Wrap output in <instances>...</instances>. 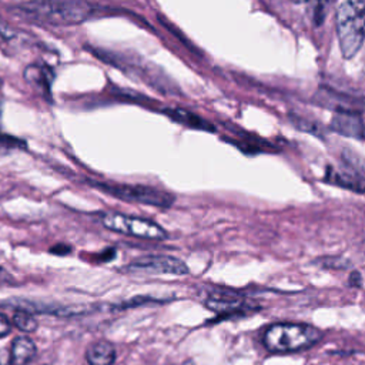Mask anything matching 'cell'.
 Wrapping results in <instances>:
<instances>
[{
	"mask_svg": "<svg viewBox=\"0 0 365 365\" xmlns=\"http://www.w3.org/2000/svg\"><path fill=\"white\" fill-rule=\"evenodd\" d=\"M321 336V331L312 325L279 322L264 331L262 342L271 352H295L312 346Z\"/></svg>",
	"mask_w": 365,
	"mask_h": 365,
	"instance_id": "cell-1",
	"label": "cell"
},
{
	"mask_svg": "<svg viewBox=\"0 0 365 365\" xmlns=\"http://www.w3.org/2000/svg\"><path fill=\"white\" fill-rule=\"evenodd\" d=\"M336 33L342 56L354 57L365 38V1H344L336 9Z\"/></svg>",
	"mask_w": 365,
	"mask_h": 365,
	"instance_id": "cell-2",
	"label": "cell"
},
{
	"mask_svg": "<svg viewBox=\"0 0 365 365\" xmlns=\"http://www.w3.org/2000/svg\"><path fill=\"white\" fill-rule=\"evenodd\" d=\"M20 9L53 24L80 23L91 13V6L84 1H34L21 4Z\"/></svg>",
	"mask_w": 365,
	"mask_h": 365,
	"instance_id": "cell-3",
	"label": "cell"
},
{
	"mask_svg": "<svg viewBox=\"0 0 365 365\" xmlns=\"http://www.w3.org/2000/svg\"><path fill=\"white\" fill-rule=\"evenodd\" d=\"M101 222L110 231L137 238L161 241L167 237V231L157 222L121 212H106L101 217Z\"/></svg>",
	"mask_w": 365,
	"mask_h": 365,
	"instance_id": "cell-4",
	"label": "cell"
},
{
	"mask_svg": "<svg viewBox=\"0 0 365 365\" xmlns=\"http://www.w3.org/2000/svg\"><path fill=\"white\" fill-rule=\"evenodd\" d=\"M98 190L108 192L110 195L118 197L125 201L141 202L154 207H170L174 197L168 192L160 191L148 185H128V184H110V182H96Z\"/></svg>",
	"mask_w": 365,
	"mask_h": 365,
	"instance_id": "cell-5",
	"label": "cell"
},
{
	"mask_svg": "<svg viewBox=\"0 0 365 365\" xmlns=\"http://www.w3.org/2000/svg\"><path fill=\"white\" fill-rule=\"evenodd\" d=\"M125 269L134 274L187 275L190 272L181 259L171 255H144L134 259Z\"/></svg>",
	"mask_w": 365,
	"mask_h": 365,
	"instance_id": "cell-6",
	"label": "cell"
},
{
	"mask_svg": "<svg viewBox=\"0 0 365 365\" xmlns=\"http://www.w3.org/2000/svg\"><path fill=\"white\" fill-rule=\"evenodd\" d=\"M329 127L332 131L355 138V140H364L365 138V124L361 117V114L349 110H341L336 111L329 123Z\"/></svg>",
	"mask_w": 365,
	"mask_h": 365,
	"instance_id": "cell-7",
	"label": "cell"
},
{
	"mask_svg": "<svg viewBox=\"0 0 365 365\" xmlns=\"http://www.w3.org/2000/svg\"><path fill=\"white\" fill-rule=\"evenodd\" d=\"M205 305L217 314H231L245 309L247 301L235 292L214 291L208 295Z\"/></svg>",
	"mask_w": 365,
	"mask_h": 365,
	"instance_id": "cell-8",
	"label": "cell"
},
{
	"mask_svg": "<svg viewBox=\"0 0 365 365\" xmlns=\"http://www.w3.org/2000/svg\"><path fill=\"white\" fill-rule=\"evenodd\" d=\"M164 114L168 115L171 120L187 125L190 128H195V130H202V131H214L215 128L212 127V124H210L208 121H205L204 118L198 117L197 114L187 111L184 108H165Z\"/></svg>",
	"mask_w": 365,
	"mask_h": 365,
	"instance_id": "cell-9",
	"label": "cell"
},
{
	"mask_svg": "<svg viewBox=\"0 0 365 365\" xmlns=\"http://www.w3.org/2000/svg\"><path fill=\"white\" fill-rule=\"evenodd\" d=\"M327 180L331 184H335V185H339V187L356 191V192L365 191V184L349 168L336 170V168L329 167L327 170Z\"/></svg>",
	"mask_w": 365,
	"mask_h": 365,
	"instance_id": "cell-10",
	"label": "cell"
},
{
	"mask_svg": "<svg viewBox=\"0 0 365 365\" xmlns=\"http://www.w3.org/2000/svg\"><path fill=\"white\" fill-rule=\"evenodd\" d=\"M86 359L90 365H111L115 359V349L110 342L100 341L90 345Z\"/></svg>",
	"mask_w": 365,
	"mask_h": 365,
	"instance_id": "cell-11",
	"label": "cell"
},
{
	"mask_svg": "<svg viewBox=\"0 0 365 365\" xmlns=\"http://www.w3.org/2000/svg\"><path fill=\"white\" fill-rule=\"evenodd\" d=\"M36 355V345L27 336H19L11 345V362L14 365H26Z\"/></svg>",
	"mask_w": 365,
	"mask_h": 365,
	"instance_id": "cell-12",
	"label": "cell"
},
{
	"mask_svg": "<svg viewBox=\"0 0 365 365\" xmlns=\"http://www.w3.org/2000/svg\"><path fill=\"white\" fill-rule=\"evenodd\" d=\"M24 77L29 83H31L33 86H36L37 88H44L48 90L51 78H53V73L47 68V67H41V66H29L24 70Z\"/></svg>",
	"mask_w": 365,
	"mask_h": 365,
	"instance_id": "cell-13",
	"label": "cell"
},
{
	"mask_svg": "<svg viewBox=\"0 0 365 365\" xmlns=\"http://www.w3.org/2000/svg\"><path fill=\"white\" fill-rule=\"evenodd\" d=\"M13 324L23 332H33L37 328V321L36 318L23 309H19L13 315Z\"/></svg>",
	"mask_w": 365,
	"mask_h": 365,
	"instance_id": "cell-14",
	"label": "cell"
},
{
	"mask_svg": "<svg viewBox=\"0 0 365 365\" xmlns=\"http://www.w3.org/2000/svg\"><path fill=\"white\" fill-rule=\"evenodd\" d=\"M10 329H11V324H10V321L7 319V317H6V315L0 314V338H1V336H4V335H7V334L10 332Z\"/></svg>",
	"mask_w": 365,
	"mask_h": 365,
	"instance_id": "cell-15",
	"label": "cell"
},
{
	"mask_svg": "<svg viewBox=\"0 0 365 365\" xmlns=\"http://www.w3.org/2000/svg\"><path fill=\"white\" fill-rule=\"evenodd\" d=\"M50 251H51L53 254H58V255H61V254H68V252L71 251V248H70V247H67V245H63V244H60V245H56V247H53Z\"/></svg>",
	"mask_w": 365,
	"mask_h": 365,
	"instance_id": "cell-16",
	"label": "cell"
},
{
	"mask_svg": "<svg viewBox=\"0 0 365 365\" xmlns=\"http://www.w3.org/2000/svg\"><path fill=\"white\" fill-rule=\"evenodd\" d=\"M11 281H13L11 275L4 268L0 267V282H11Z\"/></svg>",
	"mask_w": 365,
	"mask_h": 365,
	"instance_id": "cell-17",
	"label": "cell"
},
{
	"mask_svg": "<svg viewBox=\"0 0 365 365\" xmlns=\"http://www.w3.org/2000/svg\"><path fill=\"white\" fill-rule=\"evenodd\" d=\"M0 365H10V358L7 354L1 352L0 354Z\"/></svg>",
	"mask_w": 365,
	"mask_h": 365,
	"instance_id": "cell-18",
	"label": "cell"
},
{
	"mask_svg": "<svg viewBox=\"0 0 365 365\" xmlns=\"http://www.w3.org/2000/svg\"><path fill=\"white\" fill-rule=\"evenodd\" d=\"M0 88H1V80H0Z\"/></svg>",
	"mask_w": 365,
	"mask_h": 365,
	"instance_id": "cell-19",
	"label": "cell"
}]
</instances>
